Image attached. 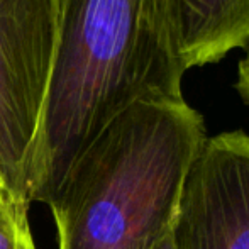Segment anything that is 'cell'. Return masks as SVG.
<instances>
[{
  "label": "cell",
  "instance_id": "6da1fadb",
  "mask_svg": "<svg viewBox=\"0 0 249 249\" xmlns=\"http://www.w3.org/2000/svg\"><path fill=\"white\" fill-rule=\"evenodd\" d=\"M59 41L27 180L51 207L76 161L131 105L181 99L180 0H58Z\"/></svg>",
  "mask_w": 249,
  "mask_h": 249
},
{
  "label": "cell",
  "instance_id": "7a4b0ae2",
  "mask_svg": "<svg viewBox=\"0 0 249 249\" xmlns=\"http://www.w3.org/2000/svg\"><path fill=\"white\" fill-rule=\"evenodd\" d=\"M205 139L202 114L185 97L131 105L82 154L50 207L58 249H149L173 229Z\"/></svg>",
  "mask_w": 249,
  "mask_h": 249
},
{
  "label": "cell",
  "instance_id": "3957f363",
  "mask_svg": "<svg viewBox=\"0 0 249 249\" xmlns=\"http://www.w3.org/2000/svg\"><path fill=\"white\" fill-rule=\"evenodd\" d=\"M58 41V0H0V178L26 203Z\"/></svg>",
  "mask_w": 249,
  "mask_h": 249
},
{
  "label": "cell",
  "instance_id": "277c9868",
  "mask_svg": "<svg viewBox=\"0 0 249 249\" xmlns=\"http://www.w3.org/2000/svg\"><path fill=\"white\" fill-rule=\"evenodd\" d=\"M175 249H249V134L203 141L181 188Z\"/></svg>",
  "mask_w": 249,
  "mask_h": 249
},
{
  "label": "cell",
  "instance_id": "5b68a950",
  "mask_svg": "<svg viewBox=\"0 0 249 249\" xmlns=\"http://www.w3.org/2000/svg\"><path fill=\"white\" fill-rule=\"evenodd\" d=\"M180 36L187 71L246 50L249 0H180Z\"/></svg>",
  "mask_w": 249,
  "mask_h": 249
},
{
  "label": "cell",
  "instance_id": "8992f818",
  "mask_svg": "<svg viewBox=\"0 0 249 249\" xmlns=\"http://www.w3.org/2000/svg\"><path fill=\"white\" fill-rule=\"evenodd\" d=\"M27 212L29 203L0 187V249H36Z\"/></svg>",
  "mask_w": 249,
  "mask_h": 249
},
{
  "label": "cell",
  "instance_id": "52a82bcc",
  "mask_svg": "<svg viewBox=\"0 0 249 249\" xmlns=\"http://www.w3.org/2000/svg\"><path fill=\"white\" fill-rule=\"evenodd\" d=\"M236 90L244 100L249 102V46L246 48V54L239 61L237 66V80H236Z\"/></svg>",
  "mask_w": 249,
  "mask_h": 249
},
{
  "label": "cell",
  "instance_id": "ba28073f",
  "mask_svg": "<svg viewBox=\"0 0 249 249\" xmlns=\"http://www.w3.org/2000/svg\"><path fill=\"white\" fill-rule=\"evenodd\" d=\"M149 249H175V243H173V229L170 232H166L163 237L156 241Z\"/></svg>",
  "mask_w": 249,
  "mask_h": 249
},
{
  "label": "cell",
  "instance_id": "9c48e42d",
  "mask_svg": "<svg viewBox=\"0 0 249 249\" xmlns=\"http://www.w3.org/2000/svg\"><path fill=\"white\" fill-rule=\"evenodd\" d=\"M0 187H3V181H2V178H0Z\"/></svg>",
  "mask_w": 249,
  "mask_h": 249
}]
</instances>
